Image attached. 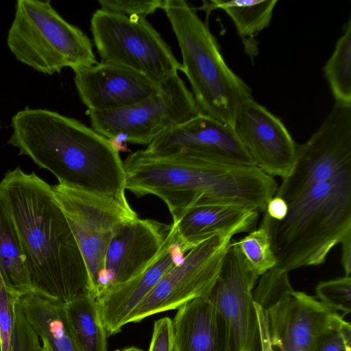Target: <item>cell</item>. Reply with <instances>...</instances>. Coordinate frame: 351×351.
<instances>
[{"label": "cell", "mask_w": 351, "mask_h": 351, "mask_svg": "<svg viewBox=\"0 0 351 351\" xmlns=\"http://www.w3.org/2000/svg\"><path fill=\"white\" fill-rule=\"evenodd\" d=\"M0 195L17 230L32 292L66 303L88 291L84 258L52 186L16 167L0 182Z\"/></svg>", "instance_id": "6da1fadb"}, {"label": "cell", "mask_w": 351, "mask_h": 351, "mask_svg": "<svg viewBox=\"0 0 351 351\" xmlns=\"http://www.w3.org/2000/svg\"><path fill=\"white\" fill-rule=\"evenodd\" d=\"M125 189L137 197L162 199L177 221L189 209L225 204L265 212L278 184L256 166L242 167L182 156L156 155L144 149L123 161Z\"/></svg>", "instance_id": "7a4b0ae2"}, {"label": "cell", "mask_w": 351, "mask_h": 351, "mask_svg": "<svg viewBox=\"0 0 351 351\" xmlns=\"http://www.w3.org/2000/svg\"><path fill=\"white\" fill-rule=\"evenodd\" d=\"M11 125L8 143L52 173L59 184L128 201L119 150L92 128L56 112L29 108L14 114Z\"/></svg>", "instance_id": "3957f363"}, {"label": "cell", "mask_w": 351, "mask_h": 351, "mask_svg": "<svg viewBox=\"0 0 351 351\" xmlns=\"http://www.w3.org/2000/svg\"><path fill=\"white\" fill-rule=\"evenodd\" d=\"M280 221L264 214L276 267L289 271L324 263L330 251L351 232V170L314 185L287 202Z\"/></svg>", "instance_id": "277c9868"}, {"label": "cell", "mask_w": 351, "mask_h": 351, "mask_svg": "<svg viewBox=\"0 0 351 351\" xmlns=\"http://www.w3.org/2000/svg\"><path fill=\"white\" fill-rule=\"evenodd\" d=\"M182 58L180 71L191 84L199 113L232 128L241 104L252 98L248 85L226 64L207 25L183 0H165Z\"/></svg>", "instance_id": "5b68a950"}, {"label": "cell", "mask_w": 351, "mask_h": 351, "mask_svg": "<svg viewBox=\"0 0 351 351\" xmlns=\"http://www.w3.org/2000/svg\"><path fill=\"white\" fill-rule=\"evenodd\" d=\"M7 45L17 60L44 74L98 63L88 37L64 20L49 0L16 1Z\"/></svg>", "instance_id": "8992f818"}, {"label": "cell", "mask_w": 351, "mask_h": 351, "mask_svg": "<svg viewBox=\"0 0 351 351\" xmlns=\"http://www.w3.org/2000/svg\"><path fill=\"white\" fill-rule=\"evenodd\" d=\"M254 301L264 310L270 341L279 351H313L317 337L343 316L314 297L293 289L276 267L261 276Z\"/></svg>", "instance_id": "52a82bcc"}, {"label": "cell", "mask_w": 351, "mask_h": 351, "mask_svg": "<svg viewBox=\"0 0 351 351\" xmlns=\"http://www.w3.org/2000/svg\"><path fill=\"white\" fill-rule=\"evenodd\" d=\"M90 30L101 62L125 67L158 85L181 69V63L146 18L98 9L91 17Z\"/></svg>", "instance_id": "ba28073f"}, {"label": "cell", "mask_w": 351, "mask_h": 351, "mask_svg": "<svg viewBox=\"0 0 351 351\" xmlns=\"http://www.w3.org/2000/svg\"><path fill=\"white\" fill-rule=\"evenodd\" d=\"M52 187L84 258L88 292L97 299L109 244L119 229L138 215L128 201L59 183Z\"/></svg>", "instance_id": "9c48e42d"}, {"label": "cell", "mask_w": 351, "mask_h": 351, "mask_svg": "<svg viewBox=\"0 0 351 351\" xmlns=\"http://www.w3.org/2000/svg\"><path fill=\"white\" fill-rule=\"evenodd\" d=\"M199 114L192 93L178 73L134 104L114 110L88 112L92 128L110 141L147 146L167 130Z\"/></svg>", "instance_id": "30bf717a"}, {"label": "cell", "mask_w": 351, "mask_h": 351, "mask_svg": "<svg viewBox=\"0 0 351 351\" xmlns=\"http://www.w3.org/2000/svg\"><path fill=\"white\" fill-rule=\"evenodd\" d=\"M351 170V104H335L317 131L297 145L293 166L275 195L287 202Z\"/></svg>", "instance_id": "8fae6325"}, {"label": "cell", "mask_w": 351, "mask_h": 351, "mask_svg": "<svg viewBox=\"0 0 351 351\" xmlns=\"http://www.w3.org/2000/svg\"><path fill=\"white\" fill-rule=\"evenodd\" d=\"M234 235L232 232L216 234L189 250L160 278L132 315L129 323L178 309L189 301L207 296L219 277Z\"/></svg>", "instance_id": "7c38bea8"}, {"label": "cell", "mask_w": 351, "mask_h": 351, "mask_svg": "<svg viewBox=\"0 0 351 351\" xmlns=\"http://www.w3.org/2000/svg\"><path fill=\"white\" fill-rule=\"evenodd\" d=\"M259 277L235 241H231L219 277L207 298L227 322L236 351H261L253 298Z\"/></svg>", "instance_id": "4fadbf2b"}, {"label": "cell", "mask_w": 351, "mask_h": 351, "mask_svg": "<svg viewBox=\"0 0 351 351\" xmlns=\"http://www.w3.org/2000/svg\"><path fill=\"white\" fill-rule=\"evenodd\" d=\"M144 150L156 155L182 156L234 166H255L231 127L202 114L167 130Z\"/></svg>", "instance_id": "5bb4252c"}, {"label": "cell", "mask_w": 351, "mask_h": 351, "mask_svg": "<svg viewBox=\"0 0 351 351\" xmlns=\"http://www.w3.org/2000/svg\"><path fill=\"white\" fill-rule=\"evenodd\" d=\"M232 129L256 167L273 178L288 176L298 145L280 119L250 98L237 110Z\"/></svg>", "instance_id": "9a60e30c"}, {"label": "cell", "mask_w": 351, "mask_h": 351, "mask_svg": "<svg viewBox=\"0 0 351 351\" xmlns=\"http://www.w3.org/2000/svg\"><path fill=\"white\" fill-rule=\"evenodd\" d=\"M170 230L171 225L151 219L137 217L124 223L108 247L99 296L147 268L160 252Z\"/></svg>", "instance_id": "2e32d148"}, {"label": "cell", "mask_w": 351, "mask_h": 351, "mask_svg": "<svg viewBox=\"0 0 351 351\" xmlns=\"http://www.w3.org/2000/svg\"><path fill=\"white\" fill-rule=\"evenodd\" d=\"M73 71L78 95L88 110L110 111L131 106L151 95L160 86L141 73L114 64L100 62Z\"/></svg>", "instance_id": "e0dca14e"}, {"label": "cell", "mask_w": 351, "mask_h": 351, "mask_svg": "<svg viewBox=\"0 0 351 351\" xmlns=\"http://www.w3.org/2000/svg\"><path fill=\"white\" fill-rule=\"evenodd\" d=\"M184 256L176 243L175 228L171 224L163 247L151 265L135 277L108 289L96 299L108 336L119 332L129 324L132 315L160 278Z\"/></svg>", "instance_id": "ac0fdd59"}, {"label": "cell", "mask_w": 351, "mask_h": 351, "mask_svg": "<svg viewBox=\"0 0 351 351\" xmlns=\"http://www.w3.org/2000/svg\"><path fill=\"white\" fill-rule=\"evenodd\" d=\"M171 320L174 351H236L227 322L207 296L180 306Z\"/></svg>", "instance_id": "d6986e66"}, {"label": "cell", "mask_w": 351, "mask_h": 351, "mask_svg": "<svg viewBox=\"0 0 351 351\" xmlns=\"http://www.w3.org/2000/svg\"><path fill=\"white\" fill-rule=\"evenodd\" d=\"M256 210L225 204H208L187 210L177 221L176 243L185 254L204 240L216 234L250 232L256 226Z\"/></svg>", "instance_id": "ffe728a7"}, {"label": "cell", "mask_w": 351, "mask_h": 351, "mask_svg": "<svg viewBox=\"0 0 351 351\" xmlns=\"http://www.w3.org/2000/svg\"><path fill=\"white\" fill-rule=\"evenodd\" d=\"M19 304L50 351H78L65 323L60 302L28 292L20 296Z\"/></svg>", "instance_id": "44dd1931"}, {"label": "cell", "mask_w": 351, "mask_h": 351, "mask_svg": "<svg viewBox=\"0 0 351 351\" xmlns=\"http://www.w3.org/2000/svg\"><path fill=\"white\" fill-rule=\"evenodd\" d=\"M61 306L78 351H108V335L95 298L86 291Z\"/></svg>", "instance_id": "7402d4cb"}, {"label": "cell", "mask_w": 351, "mask_h": 351, "mask_svg": "<svg viewBox=\"0 0 351 351\" xmlns=\"http://www.w3.org/2000/svg\"><path fill=\"white\" fill-rule=\"evenodd\" d=\"M0 268L7 282L21 295L32 292L17 230L1 195Z\"/></svg>", "instance_id": "603a6c76"}, {"label": "cell", "mask_w": 351, "mask_h": 351, "mask_svg": "<svg viewBox=\"0 0 351 351\" xmlns=\"http://www.w3.org/2000/svg\"><path fill=\"white\" fill-rule=\"evenodd\" d=\"M278 0H234L204 1L202 10L209 14L222 9L233 21L239 35L245 39L254 36L269 25Z\"/></svg>", "instance_id": "cb8c5ba5"}, {"label": "cell", "mask_w": 351, "mask_h": 351, "mask_svg": "<svg viewBox=\"0 0 351 351\" xmlns=\"http://www.w3.org/2000/svg\"><path fill=\"white\" fill-rule=\"evenodd\" d=\"M335 102L351 104V19L324 67Z\"/></svg>", "instance_id": "d4e9b609"}, {"label": "cell", "mask_w": 351, "mask_h": 351, "mask_svg": "<svg viewBox=\"0 0 351 351\" xmlns=\"http://www.w3.org/2000/svg\"><path fill=\"white\" fill-rule=\"evenodd\" d=\"M243 256L259 276L276 266L277 260L272 249L267 230L263 226L236 241Z\"/></svg>", "instance_id": "484cf974"}, {"label": "cell", "mask_w": 351, "mask_h": 351, "mask_svg": "<svg viewBox=\"0 0 351 351\" xmlns=\"http://www.w3.org/2000/svg\"><path fill=\"white\" fill-rule=\"evenodd\" d=\"M20 296L7 282L0 268V351H11L16 307Z\"/></svg>", "instance_id": "4316f807"}, {"label": "cell", "mask_w": 351, "mask_h": 351, "mask_svg": "<svg viewBox=\"0 0 351 351\" xmlns=\"http://www.w3.org/2000/svg\"><path fill=\"white\" fill-rule=\"evenodd\" d=\"M317 298L325 306L344 314L351 311V277L346 276L320 282L315 288Z\"/></svg>", "instance_id": "83f0119b"}, {"label": "cell", "mask_w": 351, "mask_h": 351, "mask_svg": "<svg viewBox=\"0 0 351 351\" xmlns=\"http://www.w3.org/2000/svg\"><path fill=\"white\" fill-rule=\"evenodd\" d=\"M313 351H351V326L342 319L322 332Z\"/></svg>", "instance_id": "f1b7e54d"}, {"label": "cell", "mask_w": 351, "mask_h": 351, "mask_svg": "<svg viewBox=\"0 0 351 351\" xmlns=\"http://www.w3.org/2000/svg\"><path fill=\"white\" fill-rule=\"evenodd\" d=\"M101 9L127 16L146 18L156 10L161 8L162 0L132 1V0H99Z\"/></svg>", "instance_id": "f546056e"}, {"label": "cell", "mask_w": 351, "mask_h": 351, "mask_svg": "<svg viewBox=\"0 0 351 351\" xmlns=\"http://www.w3.org/2000/svg\"><path fill=\"white\" fill-rule=\"evenodd\" d=\"M41 346L39 337L27 320L18 303L16 307L11 351H40Z\"/></svg>", "instance_id": "4dcf8cb0"}, {"label": "cell", "mask_w": 351, "mask_h": 351, "mask_svg": "<svg viewBox=\"0 0 351 351\" xmlns=\"http://www.w3.org/2000/svg\"><path fill=\"white\" fill-rule=\"evenodd\" d=\"M148 351H174L170 317H164L154 322Z\"/></svg>", "instance_id": "1f68e13d"}, {"label": "cell", "mask_w": 351, "mask_h": 351, "mask_svg": "<svg viewBox=\"0 0 351 351\" xmlns=\"http://www.w3.org/2000/svg\"><path fill=\"white\" fill-rule=\"evenodd\" d=\"M257 317L261 351H274L270 341L269 333L264 310L257 302L254 303Z\"/></svg>", "instance_id": "d6a6232c"}, {"label": "cell", "mask_w": 351, "mask_h": 351, "mask_svg": "<svg viewBox=\"0 0 351 351\" xmlns=\"http://www.w3.org/2000/svg\"><path fill=\"white\" fill-rule=\"evenodd\" d=\"M288 212V204L282 197L274 195L267 202L264 214L276 221L282 220Z\"/></svg>", "instance_id": "836d02e7"}, {"label": "cell", "mask_w": 351, "mask_h": 351, "mask_svg": "<svg viewBox=\"0 0 351 351\" xmlns=\"http://www.w3.org/2000/svg\"><path fill=\"white\" fill-rule=\"evenodd\" d=\"M342 245L341 265L345 276H350L351 274V232L348 233L341 241Z\"/></svg>", "instance_id": "e575fe53"}, {"label": "cell", "mask_w": 351, "mask_h": 351, "mask_svg": "<svg viewBox=\"0 0 351 351\" xmlns=\"http://www.w3.org/2000/svg\"><path fill=\"white\" fill-rule=\"evenodd\" d=\"M116 351H144L143 350L134 347V346H130V347H126L121 350H118Z\"/></svg>", "instance_id": "d590c367"}, {"label": "cell", "mask_w": 351, "mask_h": 351, "mask_svg": "<svg viewBox=\"0 0 351 351\" xmlns=\"http://www.w3.org/2000/svg\"><path fill=\"white\" fill-rule=\"evenodd\" d=\"M40 351H50V350L45 343H43Z\"/></svg>", "instance_id": "8d00e7d4"}]
</instances>
